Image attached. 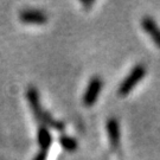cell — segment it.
<instances>
[{
	"instance_id": "1",
	"label": "cell",
	"mask_w": 160,
	"mask_h": 160,
	"mask_svg": "<svg viewBox=\"0 0 160 160\" xmlns=\"http://www.w3.org/2000/svg\"><path fill=\"white\" fill-rule=\"evenodd\" d=\"M26 97H28V100H29V103H30V106H31V108H32L33 114L36 115V118H37L40 122H43V123H45V125L52 127V128H55V129H57V131H63L64 125L62 122H58V121L53 120L50 115L46 114L45 112H43V109L40 107L39 95H38V92H37V89H36L34 87L31 86L28 88Z\"/></svg>"
},
{
	"instance_id": "2",
	"label": "cell",
	"mask_w": 160,
	"mask_h": 160,
	"mask_svg": "<svg viewBox=\"0 0 160 160\" xmlns=\"http://www.w3.org/2000/svg\"><path fill=\"white\" fill-rule=\"evenodd\" d=\"M146 74V68L142 64H138L134 68L132 69V71L128 74L125 80L122 81L119 88V94L121 96H126L128 92H131L134 87L143 78V76Z\"/></svg>"
},
{
	"instance_id": "3",
	"label": "cell",
	"mask_w": 160,
	"mask_h": 160,
	"mask_svg": "<svg viewBox=\"0 0 160 160\" xmlns=\"http://www.w3.org/2000/svg\"><path fill=\"white\" fill-rule=\"evenodd\" d=\"M101 89H102V80L97 76L92 77L88 87H87L84 95H83V104L86 107H92V104L97 101L98 95L101 92Z\"/></svg>"
},
{
	"instance_id": "4",
	"label": "cell",
	"mask_w": 160,
	"mask_h": 160,
	"mask_svg": "<svg viewBox=\"0 0 160 160\" xmlns=\"http://www.w3.org/2000/svg\"><path fill=\"white\" fill-rule=\"evenodd\" d=\"M141 26L142 29L149 34V37L155 43V45L160 49V28L158 24L155 23V20L151 17H143L141 19Z\"/></svg>"
},
{
	"instance_id": "5",
	"label": "cell",
	"mask_w": 160,
	"mask_h": 160,
	"mask_svg": "<svg viewBox=\"0 0 160 160\" xmlns=\"http://www.w3.org/2000/svg\"><path fill=\"white\" fill-rule=\"evenodd\" d=\"M20 20L25 24H34V25H42L48 22L45 13L36 10H26L20 13Z\"/></svg>"
},
{
	"instance_id": "6",
	"label": "cell",
	"mask_w": 160,
	"mask_h": 160,
	"mask_svg": "<svg viewBox=\"0 0 160 160\" xmlns=\"http://www.w3.org/2000/svg\"><path fill=\"white\" fill-rule=\"evenodd\" d=\"M109 141L113 149H118L120 146V126L116 119H109L107 122Z\"/></svg>"
},
{
	"instance_id": "7",
	"label": "cell",
	"mask_w": 160,
	"mask_h": 160,
	"mask_svg": "<svg viewBox=\"0 0 160 160\" xmlns=\"http://www.w3.org/2000/svg\"><path fill=\"white\" fill-rule=\"evenodd\" d=\"M37 140H38V145H39V147H40V151L46 153V151L50 148L51 142H52L51 133L49 132V129L45 128V127H40V128H38Z\"/></svg>"
},
{
	"instance_id": "8",
	"label": "cell",
	"mask_w": 160,
	"mask_h": 160,
	"mask_svg": "<svg viewBox=\"0 0 160 160\" xmlns=\"http://www.w3.org/2000/svg\"><path fill=\"white\" fill-rule=\"evenodd\" d=\"M59 143L62 145L64 149H67L69 152H72L77 148V141L74 138L68 137V135H61L59 137Z\"/></svg>"
},
{
	"instance_id": "9",
	"label": "cell",
	"mask_w": 160,
	"mask_h": 160,
	"mask_svg": "<svg viewBox=\"0 0 160 160\" xmlns=\"http://www.w3.org/2000/svg\"><path fill=\"white\" fill-rule=\"evenodd\" d=\"M45 159H46V153L45 152H42V151L34 158V160H45Z\"/></svg>"
}]
</instances>
